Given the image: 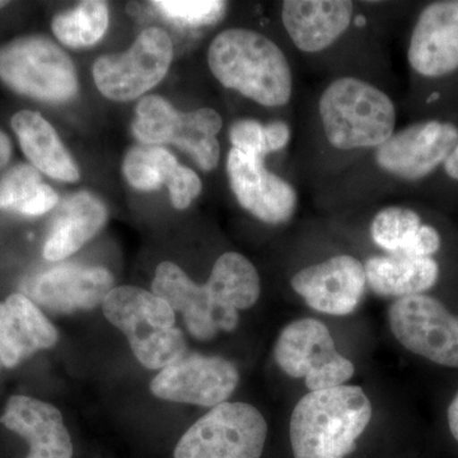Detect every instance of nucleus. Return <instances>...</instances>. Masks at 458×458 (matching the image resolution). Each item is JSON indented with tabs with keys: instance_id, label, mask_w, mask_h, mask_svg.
Instances as JSON below:
<instances>
[{
	"instance_id": "1",
	"label": "nucleus",
	"mask_w": 458,
	"mask_h": 458,
	"mask_svg": "<svg viewBox=\"0 0 458 458\" xmlns=\"http://www.w3.org/2000/svg\"><path fill=\"white\" fill-rule=\"evenodd\" d=\"M214 77L256 104L280 107L293 93V74L285 54L267 36L247 29L219 33L208 51Z\"/></svg>"
},
{
	"instance_id": "2",
	"label": "nucleus",
	"mask_w": 458,
	"mask_h": 458,
	"mask_svg": "<svg viewBox=\"0 0 458 458\" xmlns=\"http://www.w3.org/2000/svg\"><path fill=\"white\" fill-rule=\"evenodd\" d=\"M372 414V403L358 386L307 394L291 418L294 458H345L357 447Z\"/></svg>"
},
{
	"instance_id": "3",
	"label": "nucleus",
	"mask_w": 458,
	"mask_h": 458,
	"mask_svg": "<svg viewBox=\"0 0 458 458\" xmlns=\"http://www.w3.org/2000/svg\"><path fill=\"white\" fill-rule=\"evenodd\" d=\"M318 113L328 143L340 150L377 149L396 131L393 99L360 78H337L328 84Z\"/></svg>"
},
{
	"instance_id": "4",
	"label": "nucleus",
	"mask_w": 458,
	"mask_h": 458,
	"mask_svg": "<svg viewBox=\"0 0 458 458\" xmlns=\"http://www.w3.org/2000/svg\"><path fill=\"white\" fill-rule=\"evenodd\" d=\"M105 316L128 337L135 358L148 369H164L186 354L185 337L174 327V311L153 292L116 286L102 303Z\"/></svg>"
},
{
	"instance_id": "5",
	"label": "nucleus",
	"mask_w": 458,
	"mask_h": 458,
	"mask_svg": "<svg viewBox=\"0 0 458 458\" xmlns=\"http://www.w3.org/2000/svg\"><path fill=\"white\" fill-rule=\"evenodd\" d=\"M0 80L21 95L55 104L78 90L71 57L41 36L17 38L0 50Z\"/></svg>"
},
{
	"instance_id": "6",
	"label": "nucleus",
	"mask_w": 458,
	"mask_h": 458,
	"mask_svg": "<svg viewBox=\"0 0 458 458\" xmlns=\"http://www.w3.org/2000/svg\"><path fill=\"white\" fill-rule=\"evenodd\" d=\"M267 436V420L258 409L223 403L181 437L174 458H260Z\"/></svg>"
},
{
	"instance_id": "7",
	"label": "nucleus",
	"mask_w": 458,
	"mask_h": 458,
	"mask_svg": "<svg viewBox=\"0 0 458 458\" xmlns=\"http://www.w3.org/2000/svg\"><path fill=\"white\" fill-rule=\"evenodd\" d=\"M222 126V116L213 108L180 113L165 98L148 96L138 105L132 131L147 146L174 144L194 157L203 170L210 171L221 158L216 137Z\"/></svg>"
},
{
	"instance_id": "8",
	"label": "nucleus",
	"mask_w": 458,
	"mask_h": 458,
	"mask_svg": "<svg viewBox=\"0 0 458 458\" xmlns=\"http://www.w3.org/2000/svg\"><path fill=\"white\" fill-rule=\"evenodd\" d=\"M280 369L292 378H304L310 393L344 386L354 376V364L336 351L327 325L301 318L283 328L274 348Z\"/></svg>"
},
{
	"instance_id": "9",
	"label": "nucleus",
	"mask_w": 458,
	"mask_h": 458,
	"mask_svg": "<svg viewBox=\"0 0 458 458\" xmlns=\"http://www.w3.org/2000/svg\"><path fill=\"white\" fill-rule=\"evenodd\" d=\"M174 55L170 36L150 27L138 36L131 49L96 60V86L107 98L131 101L157 86L167 74Z\"/></svg>"
},
{
	"instance_id": "10",
	"label": "nucleus",
	"mask_w": 458,
	"mask_h": 458,
	"mask_svg": "<svg viewBox=\"0 0 458 458\" xmlns=\"http://www.w3.org/2000/svg\"><path fill=\"white\" fill-rule=\"evenodd\" d=\"M388 322L401 345L414 354L458 369V318L442 302L427 294L394 301Z\"/></svg>"
},
{
	"instance_id": "11",
	"label": "nucleus",
	"mask_w": 458,
	"mask_h": 458,
	"mask_svg": "<svg viewBox=\"0 0 458 458\" xmlns=\"http://www.w3.org/2000/svg\"><path fill=\"white\" fill-rule=\"evenodd\" d=\"M458 143V126L443 120L412 123L376 149V162L387 174L409 182L443 167Z\"/></svg>"
},
{
	"instance_id": "12",
	"label": "nucleus",
	"mask_w": 458,
	"mask_h": 458,
	"mask_svg": "<svg viewBox=\"0 0 458 458\" xmlns=\"http://www.w3.org/2000/svg\"><path fill=\"white\" fill-rule=\"evenodd\" d=\"M240 373L232 361L221 357L183 355L161 369L150 391L161 400L214 408L236 390Z\"/></svg>"
},
{
	"instance_id": "13",
	"label": "nucleus",
	"mask_w": 458,
	"mask_h": 458,
	"mask_svg": "<svg viewBox=\"0 0 458 458\" xmlns=\"http://www.w3.org/2000/svg\"><path fill=\"white\" fill-rule=\"evenodd\" d=\"M227 174L238 203L261 222L283 225L294 216L297 192L288 181L267 170L264 159L232 148Z\"/></svg>"
},
{
	"instance_id": "14",
	"label": "nucleus",
	"mask_w": 458,
	"mask_h": 458,
	"mask_svg": "<svg viewBox=\"0 0 458 458\" xmlns=\"http://www.w3.org/2000/svg\"><path fill=\"white\" fill-rule=\"evenodd\" d=\"M419 77L442 80L458 72V0L429 3L417 18L408 49Z\"/></svg>"
},
{
	"instance_id": "15",
	"label": "nucleus",
	"mask_w": 458,
	"mask_h": 458,
	"mask_svg": "<svg viewBox=\"0 0 458 458\" xmlns=\"http://www.w3.org/2000/svg\"><path fill=\"white\" fill-rule=\"evenodd\" d=\"M292 286L315 311L345 316L354 312L363 300L366 269L352 256H334L298 271Z\"/></svg>"
},
{
	"instance_id": "16",
	"label": "nucleus",
	"mask_w": 458,
	"mask_h": 458,
	"mask_svg": "<svg viewBox=\"0 0 458 458\" xmlns=\"http://www.w3.org/2000/svg\"><path fill=\"white\" fill-rule=\"evenodd\" d=\"M114 283L113 274L105 267L66 264L36 276L27 293L49 311L71 313L104 303Z\"/></svg>"
},
{
	"instance_id": "17",
	"label": "nucleus",
	"mask_w": 458,
	"mask_h": 458,
	"mask_svg": "<svg viewBox=\"0 0 458 458\" xmlns=\"http://www.w3.org/2000/svg\"><path fill=\"white\" fill-rule=\"evenodd\" d=\"M0 423L29 442L26 458H72L73 445L62 412L45 401L16 394L8 400Z\"/></svg>"
},
{
	"instance_id": "18",
	"label": "nucleus",
	"mask_w": 458,
	"mask_h": 458,
	"mask_svg": "<svg viewBox=\"0 0 458 458\" xmlns=\"http://www.w3.org/2000/svg\"><path fill=\"white\" fill-rule=\"evenodd\" d=\"M354 16L349 0H286L282 21L297 49L319 53L342 38Z\"/></svg>"
},
{
	"instance_id": "19",
	"label": "nucleus",
	"mask_w": 458,
	"mask_h": 458,
	"mask_svg": "<svg viewBox=\"0 0 458 458\" xmlns=\"http://www.w3.org/2000/svg\"><path fill=\"white\" fill-rule=\"evenodd\" d=\"M59 334L33 301L22 293L0 302V361L14 369L38 351L55 346Z\"/></svg>"
},
{
	"instance_id": "20",
	"label": "nucleus",
	"mask_w": 458,
	"mask_h": 458,
	"mask_svg": "<svg viewBox=\"0 0 458 458\" xmlns=\"http://www.w3.org/2000/svg\"><path fill=\"white\" fill-rule=\"evenodd\" d=\"M152 292L170 304L174 311L182 313L186 327L195 339L212 340L221 330V313L207 284L192 282L174 262H161L157 267Z\"/></svg>"
},
{
	"instance_id": "21",
	"label": "nucleus",
	"mask_w": 458,
	"mask_h": 458,
	"mask_svg": "<svg viewBox=\"0 0 458 458\" xmlns=\"http://www.w3.org/2000/svg\"><path fill=\"white\" fill-rule=\"evenodd\" d=\"M221 313L219 328L233 331L240 310L251 309L261 293L260 276L252 262L237 252H225L214 264L205 283Z\"/></svg>"
},
{
	"instance_id": "22",
	"label": "nucleus",
	"mask_w": 458,
	"mask_h": 458,
	"mask_svg": "<svg viewBox=\"0 0 458 458\" xmlns=\"http://www.w3.org/2000/svg\"><path fill=\"white\" fill-rule=\"evenodd\" d=\"M106 219V208L90 192L66 198L45 242L44 258L59 261L73 255L101 231Z\"/></svg>"
},
{
	"instance_id": "23",
	"label": "nucleus",
	"mask_w": 458,
	"mask_h": 458,
	"mask_svg": "<svg viewBox=\"0 0 458 458\" xmlns=\"http://www.w3.org/2000/svg\"><path fill=\"white\" fill-rule=\"evenodd\" d=\"M367 284L377 295L405 298L424 294L439 279V264L434 258L400 254L373 256L364 264Z\"/></svg>"
},
{
	"instance_id": "24",
	"label": "nucleus",
	"mask_w": 458,
	"mask_h": 458,
	"mask_svg": "<svg viewBox=\"0 0 458 458\" xmlns=\"http://www.w3.org/2000/svg\"><path fill=\"white\" fill-rule=\"evenodd\" d=\"M12 128L36 170L66 182L80 179L77 165L57 137L55 129L40 114L20 111L12 117Z\"/></svg>"
},
{
	"instance_id": "25",
	"label": "nucleus",
	"mask_w": 458,
	"mask_h": 458,
	"mask_svg": "<svg viewBox=\"0 0 458 458\" xmlns=\"http://www.w3.org/2000/svg\"><path fill=\"white\" fill-rule=\"evenodd\" d=\"M57 201L56 192L42 182L40 174L32 165H16L0 181V209L36 216L49 212Z\"/></svg>"
},
{
	"instance_id": "26",
	"label": "nucleus",
	"mask_w": 458,
	"mask_h": 458,
	"mask_svg": "<svg viewBox=\"0 0 458 458\" xmlns=\"http://www.w3.org/2000/svg\"><path fill=\"white\" fill-rule=\"evenodd\" d=\"M108 26V8L105 2L89 0L72 11L57 14L53 32L66 47H87L98 44Z\"/></svg>"
},
{
	"instance_id": "27",
	"label": "nucleus",
	"mask_w": 458,
	"mask_h": 458,
	"mask_svg": "<svg viewBox=\"0 0 458 458\" xmlns=\"http://www.w3.org/2000/svg\"><path fill=\"white\" fill-rule=\"evenodd\" d=\"M179 162L172 153L158 146L134 147L123 159V171L132 188L152 191L174 177Z\"/></svg>"
},
{
	"instance_id": "28",
	"label": "nucleus",
	"mask_w": 458,
	"mask_h": 458,
	"mask_svg": "<svg viewBox=\"0 0 458 458\" xmlns=\"http://www.w3.org/2000/svg\"><path fill=\"white\" fill-rule=\"evenodd\" d=\"M232 146L247 156L264 159L288 146L291 128L284 122L264 123L251 119L237 120L229 131Z\"/></svg>"
},
{
	"instance_id": "29",
	"label": "nucleus",
	"mask_w": 458,
	"mask_h": 458,
	"mask_svg": "<svg viewBox=\"0 0 458 458\" xmlns=\"http://www.w3.org/2000/svg\"><path fill=\"white\" fill-rule=\"evenodd\" d=\"M417 210L405 207H388L379 210L370 225V236L379 249L397 254L401 246L423 225Z\"/></svg>"
},
{
	"instance_id": "30",
	"label": "nucleus",
	"mask_w": 458,
	"mask_h": 458,
	"mask_svg": "<svg viewBox=\"0 0 458 458\" xmlns=\"http://www.w3.org/2000/svg\"><path fill=\"white\" fill-rule=\"evenodd\" d=\"M153 5L170 20L192 27L213 25L218 22L225 11V2L216 0H157Z\"/></svg>"
},
{
	"instance_id": "31",
	"label": "nucleus",
	"mask_w": 458,
	"mask_h": 458,
	"mask_svg": "<svg viewBox=\"0 0 458 458\" xmlns=\"http://www.w3.org/2000/svg\"><path fill=\"white\" fill-rule=\"evenodd\" d=\"M167 186L170 190L172 204L180 210L186 209L203 189L198 174L181 165Z\"/></svg>"
},
{
	"instance_id": "32",
	"label": "nucleus",
	"mask_w": 458,
	"mask_h": 458,
	"mask_svg": "<svg viewBox=\"0 0 458 458\" xmlns=\"http://www.w3.org/2000/svg\"><path fill=\"white\" fill-rule=\"evenodd\" d=\"M442 168L451 180L457 181L458 182V143Z\"/></svg>"
},
{
	"instance_id": "33",
	"label": "nucleus",
	"mask_w": 458,
	"mask_h": 458,
	"mask_svg": "<svg viewBox=\"0 0 458 458\" xmlns=\"http://www.w3.org/2000/svg\"><path fill=\"white\" fill-rule=\"evenodd\" d=\"M447 417L448 426H450L452 436H454V439L458 442V393L450 403Z\"/></svg>"
},
{
	"instance_id": "34",
	"label": "nucleus",
	"mask_w": 458,
	"mask_h": 458,
	"mask_svg": "<svg viewBox=\"0 0 458 458\" xmlns=\"http://www.w3.org/2000/svg\"><path fill=\"white\" fill-rule=\"evenodd\" d=\"M8 4V2H0V9L4 8Z\"/></svg>"
}]
</instances>
